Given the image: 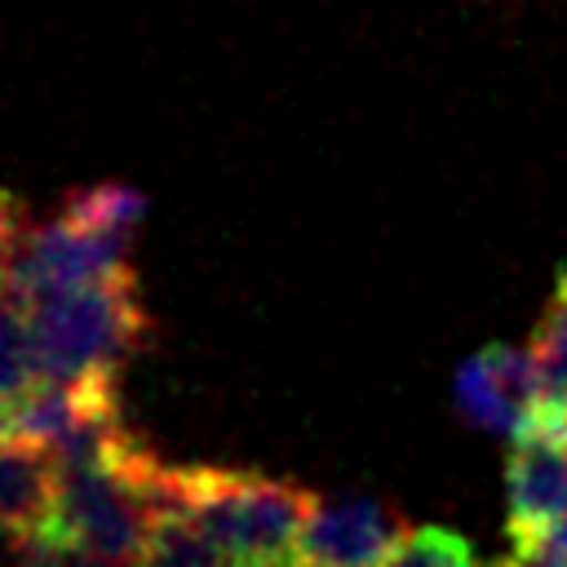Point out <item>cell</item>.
<instances>
[{"instance_id":"cell-3","label":"cell","mask_w":567,"mask_h":567,"mask_svg":"<svg viewBox=\"0 0 567 567\" xmlns=\"http://www.w3.org/2000/svg\"><path fill=\"white\" fill-rule=\"evenodd\" d=\"M124 248L128 244H120V239H106V235H93V230L66 221V217H53V221L27 230V239H22V248L9 266L4 292L13 301L31 306L35 297L58 292V288L128 275Z\"/></svg>"},{"instance_id":"cell-2","label":"cell","mask_w":567,"mask_h":567,"mask_svg":"<svg viewBox=\"0 0 567 567\" xmlns=\"http://www.w3.org/2000/svg\"><path fill=\"white\" fill-rule=\"evenodd\" d=\"M315 492L244 470H177V514H186L221 554L270 567H297V540L315 509Z\"/></svg>"},{"instance_id":"cell-12","label":"cell","mask_w":567,"mask_h":567,"mask_svg":"<svg viewBox=\"0 0 567 567\" xmlns=\"http://www.w3.org/2000/svg\"><path fill=\"white\" fill-rule=\"evenodd\" d=\"M217 567H270V563H252V558H230V554H226Z\"/></svg>"},{"instance_id":"cell-6","label":"cell","mask_w":567,"mask_h":567,"mask_svg":"<svg viewBox=\"0 0 567 567\" xmlns=\"http://www.w3.org/2000/svg\"><path fill=\"white\" fill-rule=\"evenodd\" d=\"M58 496V465L44 447L0 439V532L27 540L49 527Z\"/></svg>"},{"instance_id":"cell-13","label":"cell","mask_w":567,"mask_h":567,"mask_svg":"<svg viewBox=\"0 0 567 567\" xmlns=\"http://www.w3.org/2000/svg\"><path fill=\"white\" fill-rule=\"evenodd\" d=\"M558 292H567V266H563V284H558Z\"/></svg>"},{"instance_id":"cell-10","label":"cell","mask_w":567,"mask_h":567,"mask_svg":"<svg viewBox=\"0 0 567 567\" xmlns=\"http://www.w3.org/2000/svg\"><path fill=\"white\" fill-rule=\"evenodd\" d=\"M381 567H478V558L470 540L447 527H412L399 536Z\"/></svg>"},{"instance_id":"cell-1","label":"cell","mask_w":567,"mask_h":567,"mask_svg":"<svg viewBox=\"0 0 567 567\" xmlns=\"http://www.w3.org/2000/svg\"><path fill=\"white\" fill-rule=\"evenodd\" d=\"M27 323L35 377L44 381H115L151 328L133 270L44 292L27 306Z\"/></svg>"},{"instance_id":"cell-5","label":"cell","mask_w":567,"mask_h":567,"mask_svg":"<svg viewBox=\"0 0 567 567\" xmlns=\"http://www.w3.org/2000/svg\"><path fill=\"white\" fill-rule=\"evenodd\" d=\"M452 394H456V412L470 425L514 439L523 430L527 412L536 408V399L545 394L540 363H536L532 346L527 350H518V346H487V350H478L474 359H465L456 368Z\"/></svg>"},{"instance_id":"cell-11","label":"cell","mask_w":567,"mask_h":567,"mask_svg":"<svg viewBox=\"0 0 567 567\" xmlns=\"http://www.w3.org/2000/svg\"><path fill=\"white\" fill-rule=\"evenodd\" d=\"M532 354L540 363L545 399L567 403V292H558L549 301V310L540 315V323L532 332Z\"/></svg>"},{"instance_id":"cell-8","label":"cell","mask_w":567,"mask_h":567,"mask_svg":"<svg viewBox=\"0 0 567 567\" xmlns=\"http://www.w3.org/2000/svg\"><path fill=\"white\" fill-rule=\"evenodd\" d=\"M226 554L177 509L155 514L137 567H217Z\"/></svg>"},{"instance_id":"cell-9","label":"cell","mask_w":567,"mask_h":567,"mask_svg":"<svg viewBox=\"0 0 567 567\" xmlns=\"http://www.w3.org/2000/svg\"><path fill=\"white\" fill-rule=\"evenodd\" d=\"M27 306L0 292V408L13 403L35 381V354H31V323L22 315Z\"/></svg>"},{"instance_id":"cell-7","label":"cell","mask_w":567,"mask_h":567,"mask_svg":"<svg viewBox=\"0 0 567 567\" xmlns=\"http://www.w3.org/2000/svg\"><path fill=\"white\" fill-rule=\"evenodd\" d=\"M142 195L128 190V186H115V182H102V186H89V190H75L62 208L66 221L93 230V235H106V239H120L128 244L133 226L142 221Z\"/></svg>"},{"instance_id":"cell-4","label":"cell","mask_w":567,"mask_h":567,"mask_svg":"<svg viewBox=\"0 0 567 567\" xmlns=\"http://www.w3.org/2000/svg\"><path fill=\"white\" fill-rule=\"evenodd\" d=\"M403 527L399 509L377 496L315 501L297 540V567H381Z\"/></svg>"}]
</instances>
